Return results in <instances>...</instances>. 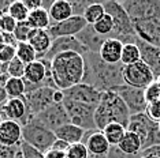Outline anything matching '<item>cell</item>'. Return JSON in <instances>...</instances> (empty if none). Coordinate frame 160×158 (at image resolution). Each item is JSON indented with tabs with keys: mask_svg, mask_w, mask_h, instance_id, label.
<instances>
[{
	"mask_svg": "<svg viewBox=\"0 0 160 158\" xmlns=\"http://www.w3.org/2000/svg\"><path fill=\"white\" fill-rule=\"evenodd\" d=\"M51 78L58 90L66 91L83 82L85 57L77 52H64L51 60Z\"/></svg>",
	"mask_w": 160,
	"mask_h": 158,
	"instance_id": "obj_2",
	"label": "cell"
},
{
	"mask_svg": "<svg viewBox=\"0 0 160 158\" xmlns=\"http://www.w3.org/2000/svg\"><path fill=\"white\" fill-rule=\"evenodd\" d=\"M28 23L32 26V29H37V30H48L52 25L49 12L45 8H38L34 11L29 12Z\"/></svg>",
	"mask_w": 160,
	"mask_h": 158,
	"instance_id": "obj_27",
	"label": "cell"
},
{
	"mask_svg": "<svg viewBox=\"0 0 160 158\" xmlns=\"http://www.w3.org/2000/svg\"><path fill=\"white\" fill-rule=\"evenodd\" d=\"M0 113L3 114L4 120L17 121L21 125H25L29 120H32L25 98H8L0 106Z\"/></svg>",
	"mask_w": 160,
	"mask_h": 158,
	"instance_id": "obj_15",
	"label": "cell"
},
{
	"mask_svg": "<svg viewBox=\"0 0 160 158\" xmlns=\"http://www.w3.org/2000/svg\"><path fill=\"white\" fill-rule=\"evenodd\" d=\"M85 130L78 125L72 124V123H67L64 125H62L60 128H58L55 131L56 139L63 141L68 143V145H75V143H82V139L85 136Z\"/></svg>",
	"mask_w": 160,
	"mask_h": 158,
	"instance_id": "obj_23",
	"label": "cell"
},
{
	"mask_svg": "<svg viewBox=\"0 0 160 158\" xmlns=\"http://www.w3.org/2000/svg\"><path fill=\"white\" fill-rule=\"evenodd\" d=\"M8 15H11L18 23L26 22L28 16H29V10L26 8V6L23 4L22 0H15V2H12L11 6H10Z\"/></svg>",
	"mask_w": 160,
	"mask_h": 158,
	"instance_id": "obj_34",
	"label": "cell"
},
{
	"mask_svg": "<svg viewBox=\"0 0 160 158\" xmlns=\"http://www.w3.org/2000/svg\"><path fill=\"white\" fill-rule=\"evenodd\" d=\"M0 45H6V41H4V33L0 30Z\"/></svg>",
	"mask_w": 160,
	"mask_h": 158,
	"instance_id": "obj_52",
	"label": "cell"
},
{
	"mask_svg": "<svg viewBox=\"0 0 160 158\" xmlns=\"http://www.w3.org/2000/svg\"><path fill=\"white\" fill-rule=\"evenodd\" d=\"M0 23H2V16H0Z\"/></svg>",
	"mask_w": 160,
	"mask_h": 158,
	"instance_id": "obj_59",
	"label": "cell"
},
{
	"mask_svg": "<svg viewBox=\"0 0 160 158\" xmlns=\"http://www.w3.org/2000/svg\"><path fill=\"white\" fill-rule=\"evenodd\" d=\"M22 143V125L12 120L3 121L0 125V145L8 147H21Z\"/></svg>",
	"mask_w": 160,
	"mask_h": 158,
	"instance_id": "obj_18",
	"label": "cell"
},
{
	"mask_svg": "<svg viewBox=\"0 0 160 158\" xmlns=\"http://www.w3.org/2000/svg\"><path fill=\"white\" fill-rule=\"evenodd\" d=\"M136 44L141 51V60L151 68L155 78L158 79L160 77V48L147 44V42L141 41L138 38L136 40Z\"/></svg>",
	"mask_w": 160,
	"mask_h": 158,
	"instance_id": "obj_20",
	"label": "cell"
},
{
	"mask_svg": "<svg viewBox=\"0 0 160 158\" xmlns=\"http://www.w3.org/2000/svg\"><path fill=\"white\" fill-rule=\"evenodd\" d=\"M77 38L86 46V49H88L89 52H93V53H99L103 42L107 40L105 37H103V35L97 34L96 31H94L93 26H90V25H88V27H86L85 30H82L81 33L77 35Z\"/></svg>",
	"mask_w": 160,
	"mask_h": 158,
	"instance_id": "obj_24",
	"label": "cell"
},
{
	"mask_svg": "<svg viewBox=\"0 0 160 158\" xmlns=\"http://www.w3.org/2000/svg\"><path fill=\"white\" fill-rule=\"evenodd\" d=\"M18 26V22L11 15L6 14V15L2 16V23H0V30L6 34H14L15 29Z\"/></svg>",
	"mask_w": 160,
	"mask_h": 158,
	"instance_id": "obj_39",
	"label": "cell"
},
{
	"mask_svg": "<svg viewBox=\"0 0 160 158\" xmlns=\"http://www.w3.org/2000/svg\"><path fill=\"white\" fill-rule=\"evenodd\" d=\"M28 42L33 46V49L37 53L38 60H42L48 55L53 40L49 35L48 30H37V29H33L30 35H29Z\"/></svg>",
	"mask_w": 160,
	"mask_h": 158,
	"instance_id": "obj_21",
	"label": "cell"
},
{
	"mask_svg": "<svg viewBox=\"0 0 160 158\" xmlns=\"http://www.w3.org/2000/svg\"><path fill=\"white\" fill-rule=\"evenodd\" d=\"M17 57V46L14 45H4L0 49V62L3 64H8L11 60Z\"/></svg>",
	"mask_w": 160,
	"mask_h": 158,
	"instance_id": "obj_40",
	"label": "cell"
},
{
	"mask_svg": "<svg viewBox=\"0 0 160 158\" xmlns=\"http://www.w3.org/2000/svg\"><path fill=\"white\" fill-rule=\"evenodd\" d=\"M17 158H22V153H21V150H19V153H18V156H17Z\"/></svg>",
	"mask_w": 160,
	"mask_h": 158,
	"instance_id": "obj_57",
	"label": "cell"
},
{
	"mask_svg": "<svg viewBox=\"0 0 160 158\" xmlns=\"http://www.w3.org/2000/svg\"><path fill=\"white\" fill-rule=\"evenodd\" d=\"M138 40L160 48V10L153 16L133 23Z\"/></svg>",
	"mask_w": 160,
	"mask_h": 158,
	"instance_id": "obj_10",
	"label": "cell"
},
{
	"mask_svg": "<svg viewBox=\"0 0 160 158\" xmlns=\"http://www.w3.org/2000/svg\"><path fill=\"white\" fill-rule=\"evenodd\" d=\"M105 15V10H104V6L103 3H97V2H93L88 8L85 10L83 12V19L86 21V23L93 26L97 21H100L101 18Z\"/></svg>",
	"mask_w": 160,
	"mask_h": 158,
	"instance_id": "obj_31",
	"label": "cell"
},
{
	"mask_svg": "<svg viewBox=\"0 0 160 158\" xmlns=\"http://www.w3.org/2000/svg\"><path fill=\"white\" fill-rule=\"evenodd\" d=\"M2 74H4V64L0 62V75H2Z\"/></svg>",
	"mask_w": 160,
	"mask_h": 158,
	"instance_id": "obj_54",
	"label": "cell"
},
{
	"mask_svg": "<svg viewBox=\"0 0 160 158\" xmlns=\"http://www.w3.org/2000/svg\"><path fill=\"white\" fill-rule=\"evenodd\" d=\"M12 2H8V0H0V16L8 14V8L11 6Z\"/></svg>",
	"mask_w": 160,
	"mask_h": 158,
	"instance_id": "obj_51",
	"label": "cell"
},
{
	"mask_svg": "<svg viewBox=\"0 0 160 158\" xmlns=\"http://www.w3.org/2000/svg\"><path fill=\"white\" fill-rule=\"evenodd\" d=\"M93 29L97 34L103 35L105 38H110V35L112 34V31H114V21H112L111 15L105 14L100 21H97V22L93 25Z\"/></svg>",
	"mask_w": 160,
	"mask_h": 158,
	"instance_id": "obj_33",
	"label": "cell"
},
{
	"mask_svg": "<svg viewBox=\"0 0 160 158\" xmlns=\"http://www.w3.org/2000/svg\"><path fill=\"white\" fill-rule=\"evenodd\" d=\"M3 121H4V117H3V114L0 113V125H2V123H3Z\"/></svg>",
	"mask_w": 160,
	"mask_h": 158,
	"instance_id": "obj_55",
	"label": "cell"
},
{
	"mask_svg": "<svg viewBox=\"0 0 160 158\" xmlns=\"http://www.w3.org/2000/svg\"><path fill=\"white\" fill-rule=\"evenodd\" d=\"M21 147H8L0 145V158H17Z\"/></svg>",
	"mask_w": 160,
	"mask_h": 158,
	"instance_id": "obj_45",
	"label": "cell"
},
{
	"mask_svg": "<svg viewBox=\"0 0 160 158\" xmlns=\"http://www.w3.org/2000/svg\"><path fill=\"white\" fill-rule=\"evenodd\" d=\"M130 117H132V113L129 108L114 90L101 94V100L94 112V123H96L97 130L103 131L108 124L112 123L122 124L123 127L127 128Z\"/></svg>",
	"mask_w": 160,
	"mask_h": 158,
	"instance_id": "obj_3",
	"label": "cell"
},
{
	"mask_svg": "<svg viewBox=\"0 0 160 158\" xmlns=\"http://www.w3.org/2000/svg\"><path fill=\"white\" fill-rule=\"evenodd\" d=\"M68 147H70V145H68V143L63 142V141H59V139H56V142L53 143L52 149H55V150H59V151H64V153H67Z\"/></svg>",
	"mask_w": 160,
	"mask_h": 158,
	"instance_id": "obj_50",
	"label": "cell"
},
{
	"mask_svg": "<svg viewBox=\"0 0 160 158\" xmlns=\"http://www.w3.org/2000/svg\"><path fill=\"white\" fill-rule=\"evenodd\" d=\"M7 79H8V75L7 74L0 75V106L8 100V94H7V90H6Z\"/></svg>",
	"mask_w": 160,
	"mask_h": 158,
	"instance_id": "obj_46",
	"label": "cell"
},
{
	"mask_svg": "<svg viewBox=\"0 0 160 158\" xmlns=\"http://www.w3.org/2000/svg\"><path fill=\"white\" fill-rule=\"evenodd\" d=\"M107 158H141V154H138V156H132V154L123 153L118 146H111L110 151L107 154Z\"/></svg>",
	"mask_w": 160,
	"mask_h": 158,
	"instance_id": "obj_44",
	"label": "cell"
},
{
	"mask_svg": "<svg viewBox=\"0 0 160 158\" xmlns=\"http://www.w3.org/2000/svg\"><path fill=\"white\" fill-rule=\"evenodd\" d=\"M105 14L111 15L114 21V31L110 35V38H116L122 41L123 44H130V42H136L137 35L134 31L133 22L130 16L127 15L126 10L123 8L121 2H115V0H108L103 3Z\"/></svg>",
	"mask_w": 160,
	"mask_h": 158,
	"instance_id": "obj_4",
	"label": "cell"
},
{
	"mask_svg": "<svg viewBox=\"0 0 160 158\" xmlns=\"http://www.w3.org/2000/svg\"><path fill=\"white\" fill-rule=\"evenodd\" d=\"M48 12L52 23L63 22V21H66L74 15L72 14L71 3L68 0H55L53 4L51 6V8L48 10Z\"/></svg>",
	"mask_w": 160,
	"mask_h": 158,
	"instance_id": "obj_25",
	"label": "cell"
},
{
	"mask_svg": "<svg viewBox=\"0 0 160 158\" xmlns=\"http://www.w3.org/2000/svg\"><path fill=\"white\" fill-rule=\"evenodd\" d=\"M85 77L82 83L90 85L101 93L111 91L125 85L122 64H107L99 53L89 52L85 56Z\"/></svg>",
	"mask_w": 160,
	"mask_h": 158,
	"instance_id": "obj_1",
	"label": "cell"
},
{
	"mask_svg": "<svg viewBox=\"0 0 160 158\" xmlns=\"http://www.w3.org/2000/svg\"><path fill=\"white\" fill-rule=\"evenodd\" d=\"M145 98L148 101V105L160 101V83L158 81H155L151 86L145 89Z\"/></svg>",
	"mask_w": 160,
	"mask_h": 158,
	"instance_id": "obj_38",
	"label": "cell"
},
{
	"mask_svg": "<svg viewBox=\"0 0 160 158\" xmlns=\"http://www.w3.org/2000/svg\"><path fill=\"white\" fill-rule=\"evenodd\" d=\"M141 156L145 157V156H152V157H158L160 158V145H155V146H151L148 149H145L141 151Z\"/></svg>",
	"mask_w": 160,
	"mask_h": 158,
	"instance_id": "obj_48",
	"label": "cell"
},
{
	"mask_svg": "<svg viewBox=\"0 0 160 158\" xmlns=\"http://www.w3.org/2000/svg\"><path fill=\"white\" fill-rule=\"evenodd\" d=\"M114 91L121 97L123 102L127 105L132 116L133 114H140V113L147 112L148 101L145 98V89H137V87L123 85L121 87L115 89Z\"/></svg>",
	"mask_w": 160,
	"mask_h": 158,
	"instance_id": "obj_12",
	"label": "cell"
},
{
	"mask_svg": "<svg viewBox=\"0 0 160 158\" xmlns=\"http://www.w3.org/2000/svg\"><path fill=\"white\" fill-rule=\"evenodd\" d=\"M101 94L103 93L96 90L94 87H92L90 85L86 83H79L74 87L68 89L64 91V98L72 100V101H78V102H85V104H90V105H99L100 100H101Z\"/></svg>",
	"mask_w": 160,
	"mask_h": 158,
	"instance_id": "obj_17",
	"label": "cell"
},
{
	"mask_svg": "<svg viewBox=\"0 0 160 158\" xmlns=\"http://www.w3.org/2000/svg\"><path fill=\"white\" fill-rule=\"evenodd\" d=\"M25 70H26V64L21 62L18 57L11 60L8 64L4 66V74L8 75V78H22L25 77Z\"/></svg>",
	"mask_w": 160,
	"mask_h": 158,
	"instance_id": "obj_35",
	"label": "cell"
},
{
	"mask_svg": "<svg viewBox=\"0 0 160 158\" xmlns=\"http://www.w3.org/2000/svg\"><path fill=\"white\" fill-rule=\"evenodd\" d=\"M127 130L136 132L141 138L142 142V150L151 146L160 145V127L159 123L153 121L147 113L133 114L130 117V123Z\"/></svg>",
	"mask_w": 160,
	"mask_h": 158,
	"instance_id": "obj_6",
	"label": "cell"
},
{
	"mask_svg": "<svg viewBox=\"0 0 160 158\" xmlns=\"http://www.w3.org/2000/svg\"><path fill=\"white\" fill-rule=\"evenodd\" d=\"M58 89L48 87V86H42V87L34 89V90L26 93V95L23 97L25 102L28 106V112L30 118L36 117L37 114L44 112L47 108H49L53 102V95Z\"/></svg>",
	"mask_w": 160,
	"mask_h": 158,
	"instance_id": "obj_9",
	"label": "cell"
},
{
	"mask_svg": "<svg viewBox=\"0 0 160 158\" xmlns=\"http://www.w3.org/2000/svg\"><path fill=\"white\" fill-rule=\"evenodd\" d=\"M137 62H141V51L138 48V45L136 42L125 44L122 51L121 64L122 66H130V64H134Z\"/></svg>",
	"mask_w": 160,
	"mask_h": 158,
	"instance_id": "obj_30",
	"label": "cell"
},
{
	"mask_svg": "<svg viewBox=\"0 0 160 158\" xmlns=\"http://www.w3.org/2000/svg\"><path fill=\"white\" fill-rule=\"evenodd\" d=\"M45 158H67V153L64 151H59L55 149H49L47 153H44Z\"/></svg>",
	"mask_w": 160,
	"mask_h": 158,
	"instance_id": "obj_49",
	"label": "cell"
},
{
	"mask_svg": "<svg viewBox=\"0 0 160 158\" xmlns=\"http://www.w3.org/2000/svg\"><path fill=\"white\" fill-rule=\"evenodd\" d=\"M86 27H88V23L83 19V16L72 15L71 18L63 21V22L52 23L51 27L48 29V33L52 37V40L60 37H77Z\"/></svg>",
	"mask_w": 160,
	"mask_h": 158,
	"instance_id": "obj_13",
	"label": "cell"
},
{
	"mask_svg": "<svg viewBox=\"0 0 160 158\" xmlns=\"http://www.w3.org/2000/svg\"><path fill=\"white\" fill-rule=\"evenodd\" d=\"M32 26L26 22H19L18 23V26L15 29V31H14V37H15L17 42H28L29 40V35L32 33Z\"/></svg>",
	"mask_w": 160,
	"mask_h": 158,
	"instance_id": "obj_36",
	"label": "cell"
},
{
	"mask_svg": "<svg viewBox=\"0 0 160 158\" xmlns=\"http://www.w3.org/2000/svg\"><path fill=\"white\" fill-rule=\"evenodd\" d=\"M64 52H77L82 56L89 53L86 46L83 45L77 37H60V38L53 40L52 46H51L45 60L51 62L55 56L60 55V53H64Z\"/></svg>",
	"mask_w": 160,
	"mask_h": 158,
	"instance_id": "obj_16",
	"label": "cell"
},
{
	"mask_svg": "<svg viewBox=\"0 0 160 158\" xmlns=\"http://www.w3.org/2000/svg\"><path fill=\"white\" fill-rule=\"evenodd\" d=\"M17 57L22 63L26 64V66L36 62V60H38L37 53H36L33 46L29 44V42H18L17 44Z\"/></svg>",
	"mask_w": 160,
	"mask_h": 158,
	"instance_id": "obj_32",
	"label": "cell"
},
{
	"mask_svg": "<svg viewBox=\"0 0 160 158\" xmlns=\"http://www.w3.org/2000/svg\"><path fill=\"white\" fill-rule=\"evenodd\" d=\"M6 90L8 98H23L26 95V83L22 78H8Z\"/></svg>",
	"mask_w": 160,
	"mask_h": 158,
	"instance_id": "obj_29",
	"label": "cell"
},
{
	"mask_svg": "<svg viewBox=\"0 0 160 158\" xmlns=\"http://www.w3.org/2000/svg\"><path fill=\"white\" fill-rule=\"evenodd\" d=\"M123 45L125 44L116 38H107L101 45L99 56L107 64H121Z\"/></svg>",
	"mask_w": 160,
	"mask_h": 158,
	"instance_id": "obj_22",
	"label": "cell"
},
{
	"mask_svg": "<svg viewBox=\"0 0 160 158\" xmlns=\"http://www.w3.org/2000/svg\"><path fill=\"white\" fill-rule=\"evenodd\" d=\"M156 81H158V82H159V83H160V77H159L158 79H156Z\"/></svg>",
	"mask_w": 160,
	"mask_h": 158,
	"instance_id": "obj_58",
	"label": "cell"
},
{
	"mask_svg": "<svg viewBox=\"0 0 160 158\" xmlns=\"http://www.w3.org/2000/svg\"><path fill=\"white\" fill-rule=\"evenodd\" d=\"M21 153H22V158H45L44 153H41L40 150L34 149L25 142L21 145Z\"/></svg>",
	"mask_w": 160,
	"mask_h": 158,
	"instance_id": "obj_41",
	"label": "cell"
},
{
	"mask_svg": "<svg viewBox=\"0 0 160 158\" xmlns=\"http://www.w3.org/2000/svg\"><path fill=\"white\" fill-rule=\"evenodd\" d=\"M89 151L83 143H75L71 145L67 150V158H88Z\"/></svg>",
	"mask_w": 160,
	"mask_h": 158,
	"instance_id": "obj_37",
	"label": "cell"
},
{
	"mask_svg": "<svg viewBox=\"0 0 160 158\" xmlns=\"http://www.w3.org/2000/svg\"><path fill=\"white\" fill-rule=\"evenodd\" d=\"M159 127H160V123H159Z\"/></svg>",
	"mask_w": 160,
	"mask_h": 158,
	"instance_id": "obj_60",
	"label": "cell"
},
{
	"mask_svg": "<svg viewBox=\"0 0 160 158\" xmlns=\"http://www.w3.org/2000/svg\"><path fill=\"white\" fill-rule=\"evenodd\" d=\"M82 143L86 146L89 154H96V156H107L111 149V145L108 143L103 131L97 130V128L86 131Z\"/></svg>",
	"mask_w": 160,
	"mask_h": 158,
	"instance_id": "obj_19",
	"label": "cell"
},
{
	"mask_svg": "<svg viewBox=\"0 0 160 158\" xmlns=\"http://www.w3.org/2000/svg\"><path fill=\"white\" fill-rule=\"evenodd\" d=\"M141 158H158V157H152V156H145V157H142V156H141Z\"/></svg>",
	"mask_w": 160,
	"mask_h": 158,
	"instance_id": "obj_56",
	"label": "cell"
},
{
	"mask_svg": "<svg viewBox=\"0 0 160 158\" xmlns=\"http://www.w3.org/2000/svg\"><path fill=\"white\" fill-rule=\"evenodd\" d=\"M71 3V7H72V14L77 16H82L83 12H85V10L88 8V7L92 4L93 2H83V0H72Z\"/></svg>",
	"mask_w": 160,
	"mask_h": 158,
	"instance_id": "obj_42",
	"label": "cell"
},
{
	"mask_svg": "<svg viewBox=\"0 0 160 158\" xmlns=\"http://www.w3.org/2000/svg\"><path fill=\"white\" fill-rule=\"evenodd\" d=\"M63 105L66 108L70 121L72 124L88 130H96V123H94V112H96V105H90L85 102L72 101V100L64 98Z\"/></svg>",
	"mask_w": 160,
	"mask_h": 158,
	"instance_id": "obj_7",
	"label": "cell"
},
{
	"mask_svg": "<svg viewBox=\"0 0 160 158\" xmlns=\"http://www.w3.org/2000/svg\"><path fill=\"white\" fill-rule=\"evenodd\" d=\"M126 131H127V128L123 127L122 124L112 123V124H108L107 127L104 128L103 134L105 138H107V141L111 146H118L123 139V136H125Z\"/></svg>",
	"mask_w": 160,
	"mask_h": 158,
	"instance_id": "obj_28",
	"label": "cell"
},
{
	"mask_svg": "<svg viewBox=\"0 0 160 158\" xmlns=\"http://www.w3.org/2000/svg\"><path fill=\"white\" fill-rule=\"evenodd\" d=\"M118 147L126 154L138 156V154H141V151H142V142H141V138L136 132H132L127 130L121 143L118 145Z\"/></svg>",
	"mask_w": 160,
	"mask_h": 158,
	"instance_id": "obj_26",
	"label": "cell"
},
{
	"mask_svg": "<svg viewBox=\"0 0 160 158\" xmlns=\"http://www.w3.org/2000/svg\"><path fill=\"white\" fill-rule=\"evenodd\" d=\"M88 158H107V156H96V154H89Z\"/></svg>",
	"mask_w": 160,
	"mask_h": 158,
	"instance_id": "obj_53",
	"label": "cell"
},
{
	"mask_svg": "<svg viewBox=\"0 0 160 158\" xmlns=\"http://www.w3.org/2000/svg\"><path fill=\"white\" fill-rule=\"evenodd\" d=\"M121 3L133 23L153 16L160 10V0H123Z\"/></svg>",
	"mask_w": 160,
	"mask_h": 158,
	"instance_id": "obj_11",
	"label": "cell"
},
{
	"mask_svg": "<svg viewBox=\"0 0 160 158\" xmlns=\"http://www.w3.org/2000/svg\"><path fill=\"white\" fill-rule=\"evenodd\" d=\"M23 4L26 6V8L30 11H34V10L42 8V0H22Z\"/></svg>",
	"mask_w": 160,
	"mask_h": 158,
	"instance_id": "obj_47",
	"label": "cell"
},
{
	"mask_svg": "<svg viewBox=\"0 0 160 158\" xmlns=\"http://www.w3.org/2000/svg\"><path fill=\"white\" fill-rule=\"evenodd\" d=\"M22 136L25 143L40 150L41 153H47L49 149H52L53 143L56 142L55 132L48 130L34 117L22 125Z\"/></svg>",
	"mask_w": 160,
	"mask_h": 158,
	"instance_id": "obj_5",
	"label": "cell"
},
{
	"mask_svg": "<svg viewBox=\"0 0 160 158\" xmlns=\"http://www.w3.org/2000/svg\"><path fill=\"white\" fill-rule=\"evenodd\" d=\"M123 81L125 85L137 89H147L156 81L153 72L142 60L130 66H123Z\"/></svg>",
	"mask_w": 160,
	"mask_h": 158,
	"instance_id": "obj_8",
	"label": "cell"
},
{
	"mask_svg": "<svg viewBox=\"0 0 160 158\" xmlns=\"http://www.w3.org/2000/svg\"><path fill=\"white\" fill-rule=\"evenodd\" d=\"M34 118L41 123L42 125H45L48 130L55 132L58 128H60L62 125L71 123L68 113L64 108L63 104H52L49 108H47L44 112H41L37 114Z\"/></svg>",
	"mask_w": 160,
	"mask_h": 158,
	"instance_id": "obj_14",
	"label": "cell"
},
{
	"mask_svg": "<svg viewBox=\"0 0 160 158\" xmlns=\"http://www.w3.org/2000/svg\"><path fill=\"white\" fill-rule=\"evenodd\" d=\"M149 117L152 118L156 123H160V101L158 102H153V104H149L148 108H147V112Z\"/></svg>",
	"mask_w": 160,
	"mask_h": 158,
	"instance_id": "obj_43",
	"label": "cell"
}]
</instances>
